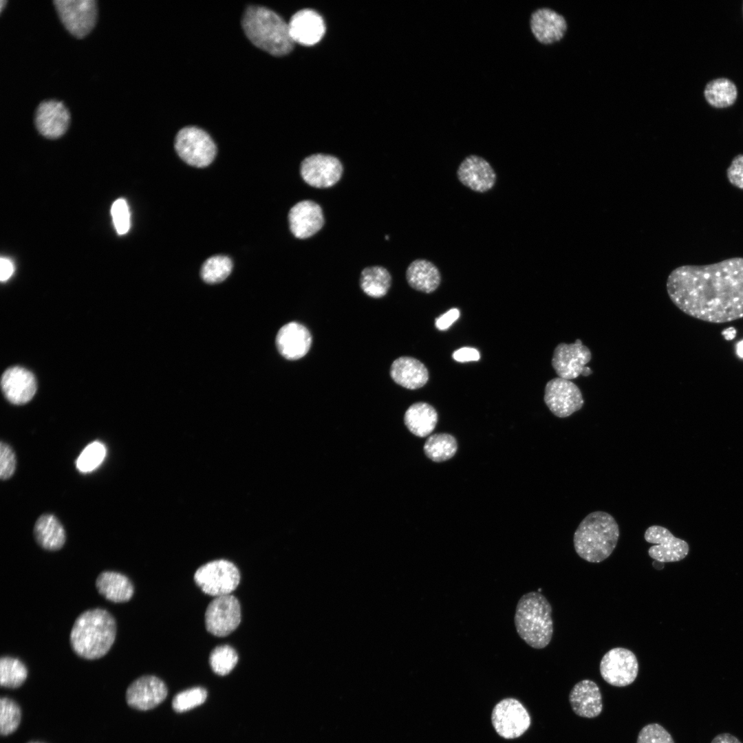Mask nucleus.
<instances>
[{
	"mask_svg": "<svg viewBox=\"0 0 743 743\" xmlns=\"http://www.w3.org/2000/svg\"><path fill=\"white\" fill-rule=\"evenodd\" d=\"M671 302L685 314L713 323L743 318V257L707 265H684L669 274Z\"/></svg>",
	"mask_w": 743,
	"mask_h": 743,
	"instance_id": "nucleus-1",
	"label": "nucleus"
},
{
	"mask_svg": "<svg viewBox=\"0 0 743 743\" xmlns=\"http://www.w3.org/2000/svg\"><path fill=\"white\" fill-rule=\"evenodd\" d=\"M116 636L114 616L103 608H93L81 613L72 628L70 645L78 656L94 660L104 656L113 645Z\"/></svg>",
	"mask_w": 743,
	"mask_h": 743,
	"instance_id": "nucleus-2",
	"label": "nucleus"
},
{
	"mask_svg": "<svg viewBox=\"0 0 743 743\" xmlns=\"http://www.w3.org/2000/svg\"><path fill=\"white\" fill-rule=\"evenodd\" d=\"M619 534L618 525L612 515L604 511L592 512L583 519L574 533V550L588 562H601L615 549Z\"/></svg>",
	"mask_w": 743,
	"mask_h": 743,
	"instance_id": "nucleus-3",
	"label": "nucleus"
},
{
	"mask_svg": "<svg viewBox=\"0 0 743 743\" xmlns=\"http://www.w3.org/2000/svg\"><path fill=\"white\" fill-rule=\"evenodd\" d=\"M241 25L248 39L256 47L272 55L283 56L293 48L294 43L290 35L288 24L266 7H248Z\"/></svg>",
	"mask_w": 743,
	"mask_h": 743,
	"instance_id": "nucleus-4",
	"label": "nucleus"
},
{
	"mask_svg": "<svg viewBox=\"0 0 743 743\" xmlns=\"http://www.w3.org/2000/svg\"><path fill=\"white\" fill-rule=\"evenodd\" d=\"M519 636L529 646L541 649L548 645L553 634L552 607L539 592L521 596L517 602L514 617Z\"/></svg>",
	"mask_w": 743,
	"mask_h": 743,
	"instance_id": "nucleus-5",
	"label": "nucleus"
},
{
	"mask_svg": "<svg viewBox=\"0 0 743 743\" xmlns=\"http://www.w3.org/2000/svg\"><path fill=\"white\" fill-rule=\"evenodd\" d=\"M194 581L202 591L215 597L231 594L240 581V573L232 562L218 559L200 566Z\"/></svg>",
	"mask_w": 743,
	"mask_h": 743,
	"instance_id": "nucleus-6",
	"label": "nucleus"
},
{
	"mask_svg": "<svg viewBox=\"0 0 743 743\" xmlns=\"http://www.w3.org/2000/svg\"><path fill=\"white\" fill-rule=\"evenodd\" d=\"M174 145L183 161L199 168L209 165L217 153L216 145L211 136L196 127H186L180 130Z\"/></svg>",
	"mask_w": 743,
	"mask_h": 743,
	"instance_id": "nucleus-7",
	"label": "nucleus"
},
{
	"mask_svg": "<svg viewBox=\"0 0 743 743\" xmlns=\"http://www.w3.org/2000/svg\"><path fill=\"white\" fill-rule=\"evenodd\" d=\"M592 359V352L581 339L573 343H561L553 352L551 364L558 377L572 380L580 375L588 376L592 374L586 365Z\"/></svg>",
	"mask_w": 743,
	"mask_h": 743,
	"instance_id": "nucleus-8",
	"label": "nucleus"
},
{
	"mask_svg": "<svg viewBox=\"0 0 743 743\" xmlns=\"http://www.w3.org/2000/svg\"><path fill=\"white\" fill-rule=\"evenodd\" d=\"M491 722L499 736L505 739H514L520 737L528 729L531 719L526 709L518 700L508 698L495 704L491 713Z\"/></svg>",
	"mask_w": 743,
	"mask_h": 743,
	"instance_id": "nucleus-9",
	"label": "nucleus"
},
{
	"mask_svg": "<svg viewBox=\"0 0 743 743\" xmlns=\"http://www.w3.org/2000/svg\"><path fill=\"white\" fill-rule=\"evenodd\" d=\"M638 662L631 650L614 647L606 652L600 662V674L609 685L623 687L632 684L638 674Z\"/></svg>",
	"mask_w": 743,
	"mask_h": 743,
	"instance_id": "nucleus-10",
	"label": "nucleus"
},
{
	"mask_svg": "<svg viewBox=\"0 0 743 743\" xmlns=\"http://www.w3.org/2000/svg\"><path fill=\"white\" fill-rule=\"evenodd\" d=\"M58 16L74 36L82 38L93 28L97 17L95 0H54Z\"/></svg>",
	"mask_w": 743,
	"mask_h": 743,
	"instance_id": "nucleus-11",
	"label": "nucleus"
},
{
	"mask_svg": "<svg viewBox=\"0 0 743 743\" xmlns=\"http://www.w3.org/2000/svg\"><path fill=\"white\" fill-rule=\"evenodd\" d=\"M543 400L549 410L561 418L570 416L584 405L579 387L572 381L559 377L546 383Z\"/></svg>",
	"mask_w": 743,
	"mask_h": 743,
	"instance_id": "nucleus-12",
	"label": "nucleus"
},
{
	"mask_svg": "<svg viewBox=\"0 0 743 743\" xmlns=\"http://www.w3.org/2000/svg\"><path fill=\"white\" fill-rule=\"evenodd\" d=\"M241 616L240 603L235 596H217L206 610V628L214 636H226L239 626Z\"/></svg>",
	"mask_w": 743,
	"mask_h": 743,
	"instance_id": "nucleus-13",
	"label": "nucleus"
},
{
	"mask_svg": "<svg viewBox=\"0 0 743 743\" xmlns=\"http://www.w3.org/2000/svg\"><path fill=\"white\" fill-rule=\"evenodd\" d=\"M343 171V165L337 158L322 153L308 156L300 165L303 180L315 188L334 186L341 179Z\"/></svg>",
	"mask_w": 743,
	"mask_h": 743,
	"instance_id": "nucleus-14",
	"label": "nucleus"
},
{
	"mask_svg": "<svg viewBox=\"0 0 743 743\" xmlns=\"http://www.w3.org/2000/svg\"><path fill=\"white\" fill-rule=\"evenodd\" d=\"M645 540L655 544L648 549V554L653 559L669 563L685 559L689 551L687 542L676 537L667 528L658 525L651 526L644 534Z\"/></svg>",
	"mask_w": 743,
	"mask_h": 743,
	"instance_id": "nucleus-15",
	"label": "nucleus"
},
{
	"mask_svg": "<svg viewBox=\"0 0 743 743\" xmlns=\"http://www.w3.org/2000/svg\"><path fill=\"white\" fill-rule=\"evenodd\" d=\"M167 693V687L160 678L153 675H145L138 678L129 685L125 700L130 707L147 711L162 703Z\"/></svg>",
	"mask_w": 743,
	"mask_h": 743,
	"instance_id": "nucleus-16",
	"label": "nucleus"
},
{
	"mask_svg": "<svg viewBox=\"0 0 743 743\" xmlns=\"http://www.w3.org/2000/svg\"><path fill=\"white\" fill-rule=\"evenodd\" d=\"M456 174L462 184L476 193L489 191L497 180V174L490 162L476 154L466 156L460 163Z\"/></svg>",
	"mask_w": 743,
	"mask_h": 743,
	"instance_id": "nucleus-17",
	"label": "nucleus"
},
{
	"mask_svg": "<svg viewBox=\"0 0 743 743\" xmlns=\"http://www.w3.org/2000/svg\"><path fill=\"white\" fill-rule=\"evenodd\" d=\"M69 122V113L59 100L50 99L41 101L36 108L34 123L43 136L54 139L61 136Z\"/></svg>",
	"mask_w": 743,
	"mask_h": 743,
	"instance_id": "nucleus-18",
	"label": "nucleus"
},
{
	"mask_svg": "<svg viewBox=\"0 0 743 743\" xmlns=\"http://www.w3.org/2000/svg\"><path fill=\"white\" fill-rule=\"evenodd\" d=\"M530 31L536 40L543 45L559 41L567 30L565 17L550 7H541L533 10L529 19Z\"/></svg>",
	"mask_w": 743,
	"mask_h": 743,
	"instance_id": "nucleus-19",
	"label": "nucleus"
},
{
	"mask_svg": "<svg viewBox=\"0 0 743 743\" xmlns=\"http://www.w3.org/2000/svg\"><path fill=\"white\" fill-rule=\"evenodd\" d=\"M288 218L291 233L295 237L301 239L313 236L324 225L321 207L310 200L295 204L290 208Z\"/></svg>",
	"mask_w": 743,
	"mask_h": 743,
	"instance_id": "nucleus-20",
	"label": "nucleus"
},
{
	"mask_svg": "<svg viewBox=\"0 0 743 743\" xmlns=\"http://www.w3.org/2000/svg\"><path fill=\"white\" fill-rule=\"evenodd\" d=\"M276 346L280 354L290 360L305 356L312 344V335L303 325L292 321L282 326L276 336Z\"/></svg>",
	"mask_w": 743,
	"mask_h": 743,
	"instance_id": "nucleus-21",
	"label": "nucleus"
},
{
	"mask_svg": "<svg viewBox=\"0 0 743 743\" xmlns=\"http://www.w3.org/2000/svg\"><path fill=\"white\" fill-rule=\"evenodd\" d=\"M1 389L6 398L21 405L32 400L36 391L34 375L28 369L15 366L8 368L1 376Z\"/></svg>",
	"mask_w": 743,
	"mask_h": 743,
	"instance_id": "nucleus-22",
	"label": "nucleus"
},
{
	"mask_svg": "<svg viewBox=\"0 0 743 743\" xmlns=\"http://www.w3.org/2000/svg\"><path fill=\"white\" fill-rule=\"evenodd\" d=\"M288 24L290 35L294 43L303 45L317 43L325 32L324 21L321 16L311 9H303L296 12Z\"/></svg>",
	"mask_w": 743,
	"mask_h": 743,
	"instance_id": "nucleus-23",
	"label": "nucleus"
},
{
	"mask_svg": "<svg viewBox=\"0 0 743 743\" xmlns=\"http://www.w3.org/2000/svg\"><path fill=\"white\" fill-rule=\"evenodd\" d=\"M569 702L578 716L594 718L603 710V700L597 684L588 679L576 683L569 693Z\"/></svg>",
	"mask_w": 743,
	"mask_h": 743,
	"instance_id": "nucleus-24",
	"label": "nucleus"
},
{
	"mask_svg": "<svg viewBox=\"0 0 743 743\" xmlns=\"http://www.w3.org/2000/svg\"><path fill=\"white\" fill-rule=\"evenodd\" d=\"M390 376L396 383L409 389H419L429 380L426 366L418 359L409 356L396 358L391 364Z\"/></svg>",
	"mask_w": 743,
	"mask_h": 743,
	"instance_id": "nucleus-25",
	"label": "nucleus"
},
{
	"mask_svg": "<svg viewBox=\"0 0 743 743\" xmlns=\"http://www.w3.org/2000/svg\"><path fill=\"white\" fill-rule=\"evenodd\" d=\"M98 592L114 603H125L133 595L134 587L126 575L114 571H103L96 580Z\"/></svg>",
	"mask_w": 743,
	"mask_h": 743,
	"instance_id": "nucleus-26",
	"label": "nucleus"
},
{
	"mask_svg": "<svg viewBox=\"0 0 743 743\" xmlns=\"http://www.w3.org/2000/svg\"><path fill=\"white\" fill-rule=\"evenodd\" d=\"M406 279L409 285L414 290L431 293L440 286L441 274L433 262L424 259H417L407 267Z\"/></svg>",
	"mask_w": 743,
	"mask_h": 743,
	"instance_id": "nucleus-27",
	"label": "nucleus"
},
{
	"mask_svg": "<svg viewBox=\"0 0 743 743\" xmlns=\"http://www.w3.org/2000/svg\"><path fill=\"white\" fill-rule=\"evenodd\" d=\"M34 536L41 548L50 551L60 550L66 539L63 526L51 514H43L37 519L34 526Z\"/></svg>",
	"mask_w": 743,
	"mask_h": 743,
	"instance_id": "nucleus-28",
	"label": "nucleus"
},
{
	"mask_svg": "<svg viewBox=\"0 0 743 743\" xmlns=\"http://www.w3.org/2000/svg\"><path fill=\"white\" fill-rule=\"evenodd\" d=\"M404 422L411 433L423 438L429 435L435 429L438 413L431 405L423 402H416L406 411Z\"/></svg>",
	"mask_w": 743,
	"mask_h": 743,
	"instance_id": "nucleus-29",
	"label": "nucleus"
},
{
	"mask_svg": "<svg viewBox=\"0 0 743 743\" xmlns=\"http://www.w3.org/2000/svg\"><path fill=\"white\" fill-rule=\"evenodd\" d=\"M704 96L707 102L715 108H725L731 106L737 97V89L735 84L726 78H718L711 80L706 85Z\"/></svg>",
	"mask_w": 743,
	"mask_h": 743,
	"instance_id": "nucleus-30",
	"label": "nucleus"
},
{
	"mask_svg": "<svg viewBox=\"0 0 743 743\" xmlns=\"http://www.w3.org/2000/svg\"><path fill=\"white\" fill-rule=\"evenodd\" d=\"M391 282V277L385 268L380 266L364 268L360 277V286L369 297L380 298L387 293Z\"/></svg>",
	"mask_w": 743,
	"mask_h": 743,
	"instance_id": "nucleus-31",
	"label": "nucleus"
},
{
	"mask_svg": "<svg viewBox=\"0 0 743 743\" xmlns=\"http://www.w3.org/2000/svg\"><path fill=\"white\" fill-rule=\"evenodd\" d=\"M457 444L455 438L448 433H435L430 435L424 445L425 455L432 461L441 462L451 459L456 453Z\"/></svg>",
	"mask_w": 743,
	"mask_h": 743,
	"instance_id": "nucleus-32",
	"label": "nucleus"
},
{
	"mask_svg": "<svg viewBox=\"0 0 743 743\" xmlns=\"http://www.w3.org/2000/svg\"><path fill=\"white\" fill-rule=\"evenodd\" d=\"M28 669L19 659L3 656L0 659V685L1 687L16 689L21 687L28 677Z\"/></svg>",
	"mask_w": 743,
	"mask_h": 743,
	"instance_id": "nucleus-33",
	"label": "nucleus"
},
{
	"mask_svg": "<svg viewBox=\"0 0 743 743\" xmlns=\"http://www.w3.org/2000/svg\"><path fill=\"white\" fill-rule=\"evenodd\" d=\"M233 262L227 256L215 255L207 259L203 263L200 274L202 279L211 284L223 281L230 274Z\"/></svg>",
	"mask_w": 743,
	"mask_h": 743,
	"instance_id": "nucleus-34",
	"label": "nucleus"
},
{
	"mask_svg": "<svg viewBox=\"0 0 743 743\" xmlns=\"http://www.w3.org/2000/svg\"><path fill=\"white\" fill-rule=\"evenodd\" d=\"M237 661V652L228 645L217 646L209 656V664L212 670L219 676L228 674L234 669Z\"/></svg>",
	"mask_w": 743,
	"mask_h": 743,
	"instance_id": "nucleus-35",
	"label": "nucleus"
},
{
	"mask_svg": "<svg viewBox=\"0 0 743 743\" xmlns=\"http://www.w3.org/2000/svg\"><path fill=\"white\" fill-rule=\"evenodd\" d=\"M21 720V710L13 700L8 697L0 699V733L8 735L14 732Z\"/></svg>",
	"mask_w": 743,
	"mask_h": 743,
	"instance_id": "nucleus-36",
	"label": "nucleus"
},
{
	"mask_svg": "<svg viewBox=\"0 0 743 743\" xmlns=\"http://www.w3.org/2000/svg\"><path fill=\"white\" fill-rule=\"evenodd\" d=\"M106 455L105 445L98 441L88 444L76 460L77 469L81 473H88L95 470L103 462Z\"/></svg>",
	"mask_w": 743,
	"mask_h": 743,
	"instance_id": "nucleus-37",
	"label": "nucleus"
},
{
	"mask_svg": "<svg viewBox=\"0 0 743 743\" xmlns=\"http://www.w3.org/2000/svg\"><path fill=\"white\" fill-rule=\"evenodd\" d=\"M207 698V691L200 687H193L175 695L172 701L173 709L182 713L204 703Z\"/></svg>",
	"mask_w": 743,
	"mask_h": 743,
	"instance_id": "nucleus-38",
	"label": "nucleus"
},
{
	"mask_svg": "<svg viewBox=\"0 0 743 743\" xmlns=\"http://www.w3.org/2000/svg\"><path fill=\"white\" fill-rule=\"evenodd\" d=\"M636 743H675L671 734L660 724L651 723L638 733Z\"/></svg>",
	"mask_w": 743,
	"mask_h": 743,
	"instance_id": "nucleus-39",
	"label": "nucleus"
},
{
	"mask_svg": "<svg viewBox=\"0 0 743 743\" xmlns=\"http://www.w3.org/2000/svg\"><path fill=\"white\" fill-rule=\"evenodd\" d=\"M111 214L116 232L119 235L126 234L130 228V213L126 200L122 198L116 200L111 206Z\"/></svg>",
	"mask_w": 743,
	"mask_h": 743,
	"instance_id": "nucleus-40",
	"label": "nucleus"
},
{
	"mask_svg": "<svg viewBox=\"0 0 743 743\" xmlns=\"http://www.w3.org/2000/svg\"><path fill=\"white\" fill-rule=\"evenodd\" d=\"M17 460L12 447L1 441L0 444V477L2 480L10 479L15 472Z\"/></svg>",
	"mask_w": 743,
	"mask_h": 743,
	"instance_id": "nucleus-41",
	"label": "nucleus"
},
{
	"mask_svg": "<svg viewBox=\"0 0 743 743\" xmlns=\"http://www.w3.org/2000/svg\"><path fill=\"white\" fill-rule=\"evenodd\" d=\"M726 177L730 184L743 190V154H737L726 169Z\"/></svg>",
	"mask_w": 743,
	"mask_h": 743,
	"instance_id": "nucleus-42",
	"label": "nucleus"
},
{
	"mask_svg": "<svg viewBox=\"0 0 743 743\" xmlns=\"http://www.w3.org/2000/svg\"><path fill=\"white\" fill-rule=\"evenodd\" d=\"M460 316V311L457 308H453L444 313L435 319V325L440 330H447Z\"/></svg>",
	"mask_w": 743,
	"mask_h": 743,
	"instance_id": "nucleus-43",
	"label": "nucleus"
},
{
	"mask_svg": "<svg viewBox=\"0 0 743 743\" xmlns=\"http://www.w3.org/2000/svg\"><path fill=\"white\" fill-rule=\"evenodd\" d=\"M453 358L458 362L477 361L480 358V352L473 347H464L453 353Z\"/></svg>",
	"mask_w": 743,
	"mask_h": 743,
	"instance_id": "nucleus-44",
	"label": "nucleus"
},
{
	"mask_svg": "<svg viewBox=\"0 0 743 743\" xmlns=\"http://www.w3.org/2000/svg\"><path fill=\"white\" fill-rule=\"evenodd\" d=\"M0 279L2 282L8 280L12 275L14 268L12 261L7 257L0 260Z\"/></svg>",
	"mask_w": 743,
	"mask_h": 743,
	"instance_id": "nucleus-45",
	"label": "nucleus"
},
{
	"mask_svg": "<svg viewBox=\"0 0 743 743\" xmlns=\"http://www.w3.org/2000/svg\"><path fill=\"white\" fill-rule=\"evenodd\" d=\"M711 743H742L735 736L728 733H722L717 735L711 741Z\"/></svg>",
	"mask_w": 743,
	"mask_h": 743,
	"instance_id": "nucleus-46",
	"label": "nucleus"
},
{
	"mask_svg": "<svg viewBox=\"0 0 743 743\" xmlns=\"http://www.w3.org/2000/svg\"><path fill=\"white\" fill-rule=\"evenodd\" d=\"M0 3H1L0 8H1V10H2V8H3V3H6V1H3V0H1V1H0Z\"/></svg>",
	"mask_w": 743,
	"mask_h": 743,
	"instance_id": "nucleus-47",
	"label": "nucleus"
},
{
	"mask_svg": "<svg viewBox=\"0 0 743 743\" xmlns=\"http://www.w3.org/2000/svg\"><path fill=\"white\" fill-rule=\"evenodd\" d=\"M28 743H43V742L32 741V742H29Z\"/></svg>",
	"mask_w": 743,
	"mask_h": 743,
	"instance_id": "nucleus-48",
	"label": "nucleus"
}]
</instances>
